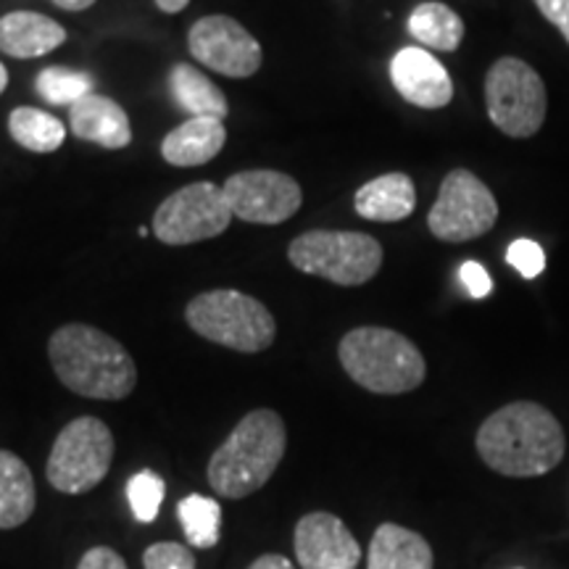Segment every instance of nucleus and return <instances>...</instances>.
I'll return each instance as SVG.
<instances>
[{
    "mask_svg": "<svg viewBox=\"0 0 569 569\" xmlns=\"http://www.w3.org/2000/svg\"><path fill=\"white\" fill-rule=\"evenodd\" d=\"M480 459L503 478H540L561 465L567 438L561 422L536 401L493 411L475 436Z\"/></svg>",
    "mask_w": 569,
    "mask_h": 569,
    "instance_id": "1",
    "label": "nucleus"
},
{
    "mask_svg": "<svg viewBox=\"0 0 569 569\" xmlns=\"http://www.w3.org/2000/svg\"><path fill=\"white\" fill-rule=\"evenodd\" d=\"M48 359L71 393L122 401L138 386V367L127 348L90 325H63L48 340Z\"/></svg>",
    "mask_w": 569,
    "mask_h": 569,
    "instance_id": "2",
    "label": "nucleus"
},
{
    "mask_svg": "<svg viewBox=\"0 0 569 569\" xmlns=\"http://www.w3.org/2000/svg\"><path fill=\"white\" fill-rule=\"evenodd\" d=\"M288 451V430L274 409H253L234 425L209 461V486L222 498H246L272 480Z\"/></svg>",
    "mask_w": 569,
    "mask_h": 569,
    "instance_id": "3",
    "label": "nucleus"
},
{
    "mask_svg": "<svg viewBox=\"0 0 569 569\" xmlns=\"http://www.w3.org/2000/svg\"><path fill=\"white\" fill-rule=\"evenodd\" d=\"M338 359L356 386L377 396L411 393L427 377L422 351L390 327H356L346 332Z\"/></svg>",
    "mask_w": 569,
    "mask_h": 569,
    "instance_id": "4",
    "label": "nucleus"
},
{
    "mask_svg": "<svg viewBox=\"0 0 569 569\" xmlns=\"http://www.w3.org/2000/svg\"><path fill=\"white\" fill-rule=\"evenodd\" d=\"M190 330L238 353H261L274 343L277 322L259 298L232 288L209 290L184 306Z\"/></svg>",
    "mask_w": 569,
    "mask_h": 569,
    "instance_id": "5",
    "label": "nucleus"
},
{
    "mask_svg": "<svg viewBox=\"0 0 569 569\" xmlns=\"http://www.w3.org/2000/svg\"><path fill=\"white\" fill-rule=\"evenodd\" d=\"M288 259L298 272L322 277L340 288H359L382 267V246L367 232L309 230L288 246Z\"/></svg>",
    "mask_w": 569,
    "mask_h": 569,
    "instance_id": "6",
    "label": "nucleus"
},
{
    "mask_svg": "<svg viewBox=\"0 0 569 569\" xmlns=\"http://www.w3.org/2000/svg\"><path fill=\"white\" fill-rule=\"evenodd\" d=\"M486 109L496 130L507 138H532L549 111L543 77L528 61L503 56L486 74Z\"/></svg>",
    "mask_w": 569,
    "mask_h": 569,
    "instance_id": "7",
    "label": "nucleus"
},
{
    "mask_svg": "<svg viewBox=\"0 0 569 569\" xmlns=\"http://www.w3.org/2000/svg\"><path fill=\"white\" fill-rule=\"evenodd\" d=\"M113 451V432L98 417H77L56 436L46 478L59 493L82 496L106 480Z\"/></svg>",
    "mask_w": 569,
    "mask_h": 569,
    "instance_id": "8",
    "label": "nucleus"
},
{
    "mask_svg": "<svg viewBox=\"0 0 569 569\" xmlns=\"http://www.w3.org/2000/svg\"><path fill=\"white\" fill-rule=\"evenodd\" d=\"M496 219L498 203L488 184L469 169H453L440 182L427 227L443 243H467L493 230Z\"/></svg>",
    "mask_w": 569,
    "mask_h": 569,
    "instance_id": "9",
    "label": "nucleus"
},
{
    "mask_svg": "<svg viewBox=\"0 0 569 569\" xmlns=\"http://www.w3.org/2000/svg\"><path fill=\"white\" fill-rule=\"evenodd\" d=\"M232 222L230 203L213 182H193L180 188L153 213V234L163 246H193L217 238Z\"/></svg>",
    "mask_w": 569,
    "mask_h": 569,
    "instance_id": "10",
    "label": "nucleus"
},
{
    "mask_svg": "<svg viewBox=\"0 0 569 569\" xmlns=\"http://www.w3.org/2000/svg\"><path fill=\"white\" fill-rule=\"evenodd\" d=\"M188 48L190 56L206 69L232 77V80L253 77L264 61L259 40L240 21L224 13L198 19L188 32Z\"/></svg>",
    "mask_w": 569,
    "mask_h": 569,
    "instance_id": "11",
    "label": "nucleus"
},
{
    "mask_svg": "<svg viewBox=\"0 0 569 569\" xmlns=\"http://www.w3.org/2000/svg\"><path fill=\"white\" fill-rule=\"evenodd\" d=\"M222 193L232 217L248 224H282L301 209L303 190L290 174L274 169H248L232 174Z\"/></svg>",
    "mask_w": 569,
    "mask_h": 569,
    "instance_id": "12",
    "label": "nucleus"
},
{
    "mask_svg": "<svg viewBox=\"0 0 569 569\" xmlns=\"http://www.w3.org/2000/svg\"><path fill=\"white\" fill-rule=\"evenodd\" d=\"M293 549L303 569H356L361 561L359 540L330 511H311L298 519Z\"/></svg>",
    "mask_w": 569,
    "mask_h": 569,
    "instance_id": "13",
    "label": "nucleus"
},
{
    "mask_svg": "<svg viewBox=\"0 0 569 569\" xmlns=\"http://www.w3.org/2000/svg\"><path fill=\"white\" fill-rule=\"evenodd\" d=\"M390 80L398 96L417 109H446L453 98V82L446 67L425 48H401L390 61Z\"/></svg>",
    "mask_w": 569,
    "mask_h": 569,
    "instance_id": "14",
    "label": "nucleus"
},
{
    "mask_svg": "<svg viewBox=\"0 0 569 569\" xmlns=\"http://www.w3.org/2000/svg\"><path fill=\"white\" fill-rule=\"evenodd\" d=\"M69 127L80 140L96 142L109 151H119L132 142V124L127 111L117 101L98 96V92L71 106Z\"/></svg>",
    "mask_w": 569,
    "mask_h": 569,
    "instance_id": "15",
    "label": "nucleus"
},
{
    "mask_svg": "<svg viewBox=\"0 0 569 569\" xmlns=\"http://www.w3.org/2000/svg\"><path fill=\"white\" fill-rule=\"evenodd\" d=\"M67 40L59 21L38 11H11L0 17V51L13 59H40Z\"/></svg>",
    "mask_w": 569,
    "mask_h": 569,
    "instance_id": "16",
    "label": "nucleus"
},
{
    "mask_svg": "<svg viewBox=\"0 0 569 569\" xmlns=\"http://www.w3.org/2000/svg\"><path fill=\"white\" fill-rule=\"evenodd\" d=\"M353 209L369 222H401L417 209V190L409 174L390 172L361 184Z\"/></svg>",
    "mask_w": 569,
    "mask_h": 569,
    "instance_id": "17",
    "label": "nucleus"
},
{
    "mask_svg": "<svg viewBox=\"0 0 569 569\" xmlns=\"http://www.w3.org/2000/svg\"><path fill=\"white\" fill-rule=\"evenodd\" d=\"M224 142L227 130L222 119L193 117L161 140V156L172 167H201L222 151Z\"/></svg>",
    "mask_w": 569,
    "mask_h": 569,
    "instance_id": "18",
    "label": "nucleus"
},
{
    "mask_svg": "<svg viewBox=\"0 0 569 569\" xmlns=\"http://www.w3.org/2000/svg\"><path fill=\"white\" fill-rule=\"evenodd\" d=\"M430 543L419 532L396 522H382L369 543L367 569H432Z\"/></svg>",
    "mask_w": 569,
    "mask_h": 569,
    "instance_id": "19",
    "label": "nucleus"
},
{
    "mask_svg": "<svg viewBox=\"0 0 569 569\" xmlns=\"http://www.w3.org/2000/svg\"><path fill=\"white\" fill-rule=\"evenodd\" d=\"M38 490L27 461L0 448V530H17L34 515Z\"/></svg>",
    "mask_w": 569,
    "mask_h": 569,
    "instance_id": "20",
    "label": "nucleus"
},
{
    "mask_svg": "<svg viewBox=\"0 0 569 569\" xmlns=\"http://www.w3.org/2000/svg\"><path fill=\"white\" fill-rule=\"evenodd\" d=\"M169 88H172L177 106L184 113H190V119H224L230 113V103H227L224 92L209 77H203L201 69L190 67V63H174L172 71H169Z\"/></svg>",
    "mask_w": 569,
    "mask_h": 569,
    "instance_id": "21",
    "label": "nucleus"
},
{
    "mask_svg": "<svg viewBox=\"0 0 569 569\" xmlns=\"http://www.w3.org/2000/svg\"><path fill=\"white\" fill-rule=\"evenodd\" d=\"M409 34L432 51L453 53L465 40V21L451 6L430 0L409 13Z\"/></svg>",
    "mask_w": 569,
    "mask_h": 569,
    "instance_id": "22",
    "label": "nucleus"
},
{
    "mask_svg": "<svg viewBox=\"0 0 569 569\" xmlns=\"http://www.w3.org/2000/svg\"><path fill=\"white\" fill-rule=\"evenodd\" d=\"M9 132L21 148L32 153H53L67 140V127L61 124V119L32 109V106H19V109L11 111Z\"/></svg>",
    "mask_w": 569,
    "mask_h": 569,
    "instance_id": "23",
    "label": "nucleus"
},
{
    "mask_svg": "<svg viewBox=\"0 0 569 569\" xmlns=\"http://www.w3.org/2000/svg\"><path fill=\"white\" fill-rule=\"evenodd\" d=\"M177 517H180L184 538L196 549H213L222 536V507L217 498L190 493L177 503Z\"/></svg>",
    "mask_w": 569,
    "mask_h": 569,
    "instance_id": "24",
    "label": "nucleus"
},
{
    "mask_svg": "<svg viewBox=\"0 0 569 569\" xmlns=\"http://www.w3.org/2000/svg\"><path fill=\"white\" fill-rule=\"evenodd\" d=\"M34 88H38L42 101L51 106H69L71 109L82 98L92 96V77L69 67H48L38 74Z\"/></svg>",
    "mask_w": 569,
    "mask_h": 569,
    "instance_id": "25",
    "label": "nucleus"
},
{
    "mask_svg": "<svg viewBox=\"0 0 569 569\" xmlns=\"http://www.w3.org/2000/svg\"><path fill=\"white\" fill-rule=\"evenodd\" d=\"M163 496H167V486H163L161 475H156L153 469H140L127 482V501H130L134 519L142 525H151L159 517Z\"/></svg>",
    "mask_w": 569,
    "mask_h": 569,
    "instance_id": "26",
    "label": "nucleus"
},
{
    "mask_svg": "<svg viewBox=\"0 0 569 569\" xmlns=\"http://www.w3.org/2000/svg\"><path fill=\"white\" fill-rule=\"evenodd\" d=\"M142 567L146 569H198L196 557L188 546L174 543V540H161V543L148 546L142 553Z\"/></svg>",
    "mask_w": 569,
    "mask_h": 569,
    "instance_id": "27",
    "label": "nucleus"
},
{
    "mask_svg": "<svg viewBox=\"0 0 569 569\" xmlns=\"http://www.w3.org/2000/svg\"><path fill=\"white\" fill-rule=\"evenodd\" d=\"M507 261L517 269L525 280H536L546 269V253L543 248L532 240H515L507 251Z\"/></svg>",
    "mask_w": 569,
    "mask_h": 569,
    "instance_id": "28",
    "label": "nucleus"
},
{
    "mask_svg": "<svg viewBox=\"0 0 569 569\" xmlns=\"http://www.w3.org/2000/svg\"><path fill=\"white\" fill-rule=\"evenodd\" d=\"M459 280L467 288V293L472 298H488L490 290H493V280L486 272V267L478 264V261H465L459 269Z\"/></svg>",
    "mask_w": 569,
    "mask_h": 569,
    "instance_id": "29",
    "label": "nucleus"
},
{
    "mask_svg": "<svg viewBox=\"0 0 569 569\" xmlns=\"http://www.w3.org/2000/svg\"><path fill=\"white\" fill-rule=\"evenodd\" d=\"M77 569H130L124 557L119 551L109 549V546H92L82 553Z\"/></svg>",
    "mask_w": 569,
    "mask_h": 569,
    "instance_id": "30",
    "label": "nucleus"
},
{
    "mask_svg": "<svg viewBox=\"0 0 569 569\" xmlns=\"http://www.w3.org/2000/svg\"><path fill=\"white\" fill-rule=\"evenodd\" d=\"M532 3L538 6L546 21L557 27L569 46V0H532Z\"/></svg>",
    "mask_w": 569,
    "mask_h": 569,
    "instance_id": "31",
    "label": "nucleus"
},
{
    "mask_svg": "<svg viewBox=\"0 0 569 569\" xmlns=\"http://www.w3.org/2000/svg\"><path fill=\"white\" fill-rule=\"evenodd\" d=\"M248 569H296V567L293 561L280 557V553H264V557L256 559Z\"/></svg>",
    "mask_w": 569,
    "mask_h": 569,
    "instance_id": "32",
    "label": "nucleus"
},
{
    "mask_svg": "<svg viewBox=\"0 0 569 569\" xmlns=\"http://www.w3.org/2000/svg\"><path fill=\"white\" fill-rule=\"evenodd\" d=\"M163 13H180L190 6V0H153Z\"/></svg>",
    "mask_w": 569,
    "mask_h": 569,
    "instance_id": "33",
    "label": "nucleus"
},
{
    "mask_svg": "<svg viewBox=\"0 0 569 569\" xmlns=\"http://www.w3.org/2000/svg\"><path fill=\"white\" fill-rule=\"evenodd\" d=\"M51 3H56L63 11H84V9H90L96 0H51Z\"/></svg>",
    "mask_w": 569,
    "mask_h": 569,
    "instance_id": "34",
    "label": "nucleus"
},
{
    "mask_svg": "<svg viewBox=\"0 0 569 569\" xmlns=\"http://www.w3.org/2000/svg\"><path fill=\"white\" fill-rule=\"evenodd\" d=\"M6 84H9V71H6L3 63H0V92L6 90Z\"/></svg>",
    "mask_w": 569,
    "mask_h": 569,
    "instance_id": "35",
    "label": "nucleus"
}]
</instances>
